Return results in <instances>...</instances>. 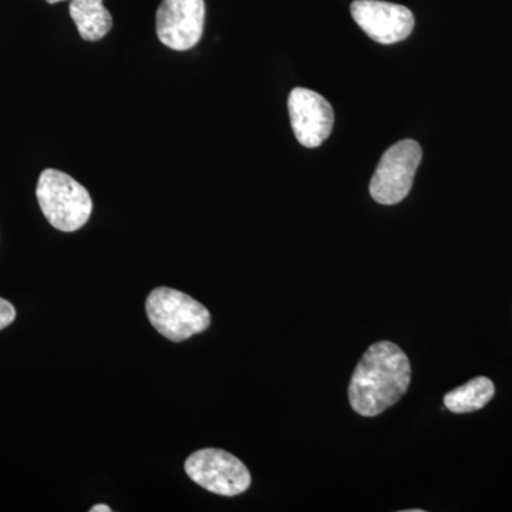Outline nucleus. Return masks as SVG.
<instances>
[{"instance_id":"9b49d317","label":"nucleus","mask_w":512,"mask_h":512,"mask_svg":"<svg viewBox=\"0 0 512 512\" xmlns=\"http://www.w3.org/2000/svg\"><path fill=\"white\" fill-rule=\"evenodd\" d=\"M16 319V309L12 303L0 298V330L8 328Z\"/></svg>"},{"instance_id":"f03ea898","label":"nucleus","mask_w":512,"mask_h":512,"mask_svg":"<svg viewBox=\"0 0 512 512\" xmlns=\"http://www.w3.org/2000/svg\"><path fill=\"white\" fill-rule=\"evenodd\" d=\"M36 197L46 220L59 231H79L93 212L89 191L69 174L53 168L40 174Z\"/></svg>"},{"instance_id":"f257e3e1","label":"nucleus","mask_w":512,"mask_h":512,"mask_svg":"<svg viewBox=\"0 0 512 512\" xmlns=\"http://www.w3.org/2000/svg\"><path fill=\"white\" fill-rule=\"evenodd\" d=\"M412 380V366L402 348L382 340L357 363L349 384L350 406L357 414L376 417L399 402Z\"/></svg>"},{"instance_id":"9d476101","label":"nucleus","mask_w":512,"mask_h":512,"mask_svg":"<svg viewBox=\"0 0 512 512\" xmlns=\"http://www.w3.org/2000/svg\"><path fill=\"white\" fill-rule=\"evenodd\" d=\"M494 383L488 377H476L444 396V406L451 413H473L483 409L493 400Z\"/></svg>"},{"instance_id":"0eeeda50","label":"nucleus","mask_w":512,"mask_h":512,"mask_svg":"<svg viewBox=\"0 0 512 512\" xmlns=\"http://www.w3.org/2000/svg\"><path fill=\"white\" fill-rule=\"evenodd\" d=\"M350 12L360 29L380 45L403 42L414 29L412 10L406 6L380 0H355Z\"/></svg>"},{"instance_id":"6e6552de","label":"nucleus","mask_w":512,"mask_h":512,"mask_svg":"<svg viewBox=\"0 0 512 512\" xmlns=\"http://www.w3.org/2000/svg\"><path fill=\"white\" fill-rule=\"evenodd\" d=\"M293 134L303 147L316 148L332 133L333 109L329 101L313 90L293 89L288 100Z\"/></svg>"},{"instance_id":"7ed1b4c3","label":"nucleus","mask_w":512,"mask_h":512,"mask_svg":"<svg viewBox=\"0 0 512 512\" xmlns=\"http://www.w3.org/2000/svg\"><path fill=\"white\" fill-rule=\"evenodd\" d=\"M146 311L151 325L173 342H184L210 328L208 309L175 289H154L147 298Z\"/></svg>"},{"instance_id":"20e7f679","label":"nucleus","mask_w":512,"mask_h":512,"mask_svg":"<svg viewBox=\"0 0 512 512\" xmlns=\"http://www.w3.org/2000/svg\"><path fill=\"white\" fill-rule=\"evenodd\" d=\"M185 473L195 484L217 495L235 497L251 485V473L239 458L220 448L195 451L185 461Z\"/></svg>"},{"instance_id":"f8f14e48","label":"nucleus","mask_w":512,"mask_h":512,"mask_svg":"<svg viewBox=\"0 0 512 512\" xmlns=\"http://www.w3.org/2000/svg\"><path fill=\"white\" fill-rule=\"evenodd\" d=\"M92 512H111V508L103 504L94 505Z\"/></svg>"},{"instance_id":"ddd939ff","label":"nucleus","mask_w":512,"mask_h":512,"mask_svg":"<svg viewBox=\"0 0 512 512\" xmlns=\"http://www.w3.org/2000/svg\"><path fill=\"white\" fill-rule=\"evenodd\" d=\"M47 3H50V5H55V3L64 2V0H46Z\"/></svg>"},{"instance_id":"1a4fd4ad","label":"nucleus","mask_w":512,"mask_h":512,"mask_svg":"<svg viewBox=\"0 0 512 512\" xmlns=\"http://www.w3.org/2000/svg\"><path fill=\"white\" fill-rule=\"evenodd\" d=\"M69 10L80 36L87 42L103 39L113 28V18L103 0H70Z\"/></svg>"},{"instance_id":"423d86ee","label":"nucleus","mask_w":512,"mask_h":512,"mask_svg":"<svg viewBox=\"0 0 512 512\" xmlns=\"http://www.w3.org/2000/svg\"><path fill=\"white\" fill-rule=\"evenodd\" d=\"M204 23V0H163L157 10L156 32L164 46L185 52L200 42Z\"/></svg>"},{"instance_id":"39448f33","label":"nucleus","mask_w":512,"mask_h":512,"mask_svg":"<svg viewBox=\"0 0 512 512\" xmlns=\"http://www.w3.org/2000/svg\"><path fill=\"white\" fill-rule=\"evenodd\" d=\"M423 158L420 144L403 140L390 147L370 181V195L383 205L402 202L413 187L414 175Z\"/></svg>"}]
</instances>
